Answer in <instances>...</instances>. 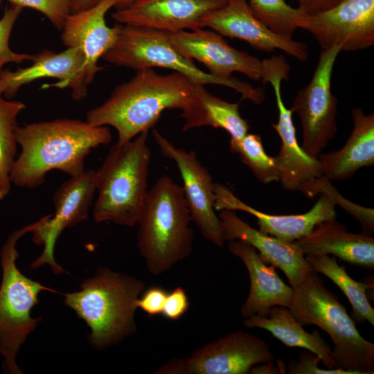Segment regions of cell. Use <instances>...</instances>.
I'll return each instance as SVG.
<instances>
[{"label": "cell", "instance_id": "cb8c5ba5", "mask_svg": "<svg viewBox=\"0 0 374 374\" xmlns=\"http://www.w3.org/2000/svg\"><path fill=\"white\" fill-rule=\"evenodd\" d=\"M351 114L353 127L344 147L317 158L329 180L348 179L359 169L374 165V114L361 108L353 109Z\"/></svg>", "mask_w": 374, "mask_h": 374}, {"label": "cell", "instance_id": "2e32d148", "mask_svg": "<svg viewBox=\"0 0 374 374\" xmlns=\"http://www.w3.org/2000/svg\"><path fill=\"white\" fill-rule=\"evenodd\" d=\"M167 35L182 55L202 62L214 76L229 78L232 73L240 72L256 81L261 79L262 60L231 46L215 31L199 28L167 33Z\"/></svg>", "mask_w": 374, "mask_h": 374}, {"label": "cell", "instance_id": "6da1fadb", "mask_svg": "<svg viewBox=\"0 0 374 374\" xmlns=\"http://www.w3.org/2000/svg\"><path fill=\"white\" fill-rule=\"evenodd\" d=\"M15 136L21 152L12 163L10 179L12 184L26 188L40 186L53 170L70 177L80 175L91 150L112 141L107 126L70 118L18 126Z\"/></svg>", "mask_w": 374, "mask_h": 374}, {"label": "cell", "instance_id": "e0dca14e", "mask_svg": "<svg viewBox=\"0 0 374 374\" xmlns=\"http://www.w3.org/2000/svg\"><path fill=\"white\" fill-rule=\"evenodd\" d=\"M226 0H136L112 14L120 24L172 33L203 28L201 19Z\"/></svg>", "mask_w": 374, "mask_h": 374}, {"label": "cell", "instance_id": "74e56055", "mask_svg": "<svg viewBox=\"0 0 374 374\" xmlns=\"http://www.w3.org/2000/svg\"><path fill=\"white\" fill-rule=\"evenodd\" d=\"M155 373L188 374L186 359H175L159 368Z\"/></svg>", "mask_w": 374, "mask_h": 374}, {"label": "cell", "instance_id": "4316f807", "mask_svg": "<svg viewBox=\"0 0 374 374\" xmlns=\"http://www.w3.org/2000/svg\"><path fill=\"white\" fill-rule=\"evenodd\" d=\"M305 258L314 271L328 277L346 295L352 306V319L355 323L368 321L374 326V309L367 296L371 287L368 284L352 278L345 267L338 264L335 256H305Z\"/></svg>", "mask_w": 374, "mask_h": 374}, {"label": "cell", "instance_id": "7c38bea8", "mask_svg": "<svg viewBox=\"0 0 374 374\" xmlns=\"http://www.w3.org/2000/svg\"><path fill=\"white\" fill-rule=\"evenodd\" d=\"M96 191L93 170H85L79 175L71 177L58 188L53 197L55 214L45 215L43 222L32 231L34 242L43 245L44 249L31 264V268L48 264L55 274L64 272L54 258L56 240L66 227H72L88 218Z\"/></svg>", "mask_w": 374, "mask_h": 374}, {"label": "cell", "instance_id": "603a6c76", "mask_svg": "<svg viewBox=\"0 0 374 374\" xmlns=\"http://www.w3.org/2000/svg\"><path fill=\"white\" fill-rule=\"evenodd\" d=\"M295 242L305 256L331 254L352 265L374 269V238L363 232L348 231L336 218L319 223Z\"/></svg>", "mask_w": 374, "mask_h": 374}, {"label": "cell", "instance_id": "ac0fdd59", "mask_svg": "<svg viewBox=\"0 0 374 374\" xmlns=\"http://www.w3.org/2000/svg\"><path fill=\"white\" fill-rule=\"evenodd\" d=\"M118 0H102L92 7L70 13L62 28L61 39L67 47H78L83 53L84 62L82 77L85 84H91L96 74L103 69L98 66L103 55L116 43L119 24L109 27L106 13L115 7Z\"/></svg>", "mask_w": 374, "mask_h": 374}, {"label": "cell", "instance_id": "ab89813d", "mask_svg": "<svg viewBox=\"0 0 374 374\" xmlns=\"http://www.w3.org/2000/svg\"><path fill=\"white\" fill-rule=\"evenodd\" d=\"M261 366H253L249 373H280V370L278 369L273 364L272 362L262 363Z\"/></svg>", "mask_w": 374, "mask_h": 374}, {"label": "cell", "instance_id": "7a4b0ae2", "mask_svg": "<svg viewBox=\"0 0 374 374\" xmlns=\"http://www.w3.org/2000/svg\"><path fill=\"white\" fill-rule=\"evenodd\" d=\"M195 82L179 73L161 75L152 68L136 71L114 89L100 105L89 110L86 121L112 126L117 144H123L149 130L166 109H184L192 100Z\"/></svg>", "mask_w": 374, "mask_h": 374}, {"label": "cell", "instance_id": "44dd1931", "mask_svg": "<svg viewBox=\"0 0 374 374\" xmlns=\"http://www.w3.org/2000/svg\"><path fill=\"white\" fill-rule=\"evenodd\" d=\"M218 217L225 242L240 240L253 246L265 262L283 271L292 287L314 272L295 242L284 241L253 228L240 218L235 211L222 210Z\"/></svg>", "mask_w": 374, "mask_h": 374}, {"label": "cell", "instance_id": "e575fe53", "mask_svg": "<svg viewBox=\"0 0 374 374\" xmlns=\"http://www.w3.org/2000/svg\"><path fill=\"white\" fill-rule=\"evenodd\" d=\"M167 290L161 286H152L142 292L136 301L137 308L141 309L149 317L162 313L167 297Z\"/></svg>", "mask_w": 374, "mask_h": 374}, {"label": "cell", "instance_id": "277c9868", "mask_svg": "<svg viewBox=\"0 0 374 374\" xmlns=\"http://www.w3.org/2000/svg\"><path fill=\"white\" fill-rule=\"evenodd\" d=\"M145 288L137 278L101 267L80 291L64 294V303L89 327L91 345L104 349L136 332V301Z\"/></svg>", "mask_w": 374, "mask_h": 374}, {"label": "cell", "instance_id": "d6a6232c", "mask_svg": "<svg viewBox=\"0 0 374 374\" xmlns=\"http://www.w3.org/2000/svg\"><path fill=\"white\" fill-rule=\"evenodd\" d=\"M11 5L28 8L45 15L59 30L70 14L69 0H6Z\"/></svg>", "mask_w": 374, "mask_h": 374}, {"label": "cell", "instance_id": "d6986e66", "mask_svg": "<svg viewBox=\"0 0 374 374\" xmlns=\"http://www.w3.org/2000/svg\"><path fill=\"white\" fill-rule=\"evenodd\" d=\"M33 64L15 71L3 70L0 73V88L8 98L13 97L24 84L43 78H54L60 81L52 86L71 88L72 97L80 100L87 96V85L82 77L84 56L78 47H69L55 53L44 50L33 55Z\"/></svg>", "mask_w": 374, "mask_h": 374}, {"label": "cell", "instance_id": "83f0119b", "mask_svg": "<svg viewBox=\"0 0 374 374\" xmlns=\"http://www.w3.org/2000/svg\"><path fill=\"white\" fill-rule=\"evenodd\" d=\"M0 88V202L11 189L10 172L17 150L15 134L19 125L17 118L26 109L24 103L6 100Z\"/></svg>", "mask_w": 374, "mask_h": 374}, {"label": "cell", "instance_id": "8d00e7d4", "mask_svg": "<svg viewBox=\"0 0 374 374\" xmlns=\"http://www.w3.org/2000/svg\"><path fill=\"white\" fill-rule=\"evenodd\" d=\"M343 0H296L304 14L313 15L328 10Z\"/></svg>", "mask_w": 374, "mask_h": 374}, {"label": "cell", "instance_id": "1f68e13d", "mask_svg": "<svg viewBox=\"0 0 374 374\" xmlns=\"http://www.w3.org/2000/svg\"><path fill=\"white\" fill-rule=\"evenodd\" d=\"M1 1L2 0H0V5ZM22 9L10 4V6H6L3 17L0 18V73L6 64H20L25 60L33 59V55L15 53L9 46L12 30Z\"/></svg>", "mask_w": 374, "mask_h": 374}, {"label": "cell", "instance_id": "f35d334b", "mask_svg": "<svg viewBox=\"0 0 374 374\" xmlns=\"http://www.w3.org/2000/svg\"><path fill=\"white\" fill-rule=\"evenodd\" d=\"M102 0H69L70 13H74L92 7Z\"/></svg>", "mask_w": 374, "mask_h": 374}, {"label": "cell", "instance_id": "60d3db41", "mask_svg": "<svg viewBox=\"0 0 374 374\" xmlns=\"http://www.w3.org/2000/svg\"><path fill=\"white\" fill-rule=\"evenodd\" d=\"M136 0H118L115 8L116 10L125 8Z\"/></svg>", "mask_w": 374, "mask_h": 374}, {"label": "cell", "instance_id": "d590c367", "mask_svg": "<svg viewBox=\"0 0 374 374\" xmlns=\"http://www.w3.org/2000/svg\"><path fill=\"white\" fill-rule=\"evenodd\" d=\"M190 303L186 290L181 286L168 292L161 314L171 321L180 319L189 309Z\"/></svg>", "mask_w": 374, "mask_h": 374}, {"label": "cell", "instance_id": "5b68a950", "mask_svg": "<svg viewBox=\"0 0 374 374\" xmlns=\"http://www.w3.org/2000/svg\"><path fill=\"white\" fill-rule=\"evenodd\" d=\"M324 283L314 271L292 287L289 310L303 326L315 325L329 335L334 344L331 357L335 368L354 374L374 373V344L360 335L346 307Z\"/></svg>", "mask_w": 374, "mask_h": 374}, {"label": "cell", "instance_id": "4dcf8cb0", "mask_svg": "<svg viewBox=\"0 0 374 374\" xmlns=\"http://www.w3.org/2000/svg\"><path fill=\"white\" fill-rule=\"evenodd\" d=\"M326 195L335 205H338L351 215L360 224L362 232L371 235L374 233V209L355 204L344 197L331 184L330 180L322 176L314 181L311 189V198L318 194Z\"/></svg>", "mask_w": 374, "mask_h": 374}, {"label": "cell", "instance_id": "f546056e", "mask_svg": "<svg viewBox=\"0 0 374 374\" xmlns=\"http://www.w3.org/2000/svg\"><path fill=\"white\" fill-rule=\"evenodd\" d=\"M253 15L269 29L280 35L292 37L303 12L285 0H247Z\"/></svg>", "mask_w": 374, "mask_h": 374}, {"label": "cell", "instance_id": "30bf717a", "mask_svg": "<svg viewBox=\"0 0 374 374\" xmlns=\"http://www.w3.org/2000/svg\"><path fill=\"white\" fill-rule=\"evenodd\" d=\"M341 50L335 46L322 50L312 79L299 90L291 109L300 117L303 141L301 148L318 158L337 132V97L331 91L333 67Z\"/></svg>", "mask_w": 374, "mask_h": 374}, {"label": "cell", "instance_id": "52a82bcc", "mask_svg": "<svg viewBox=\"0 0 374 374\" xmlns=\"http://www.w3.org/2000/svg\"><path fill=\"white\" fill-rule=\"evenodd\" d=\"M102 58L136 71L154 67L171 69L196 84L231 88L240 93L242 100H251L256 105L261 104L265 98L262 87H254L233 76L219 78L201 70L171 44L166 32L161 30L119 24L117 40Z\"/></svg>", "mask_w": 374, "mask_h": 374}, {"label": "cell", "instance_id": "5bb4252c", "mask_svg": "<svg viewBox=\"0 0 374 374\" xmlns=\"http://www.w3.org/2000/svg\"><path fill=\"white\" fill-rule=\"evenodd\" d=\"M274 356L263 339L238 330L196 349L186 359L188 374H248Z\"/></svg>", "mask_w": 374, "mask_h": 374}, {"label": "cell", "instance_id": "3957f363", "mask_svg": "<svg viewBox=\"0 0 374 374\" xmlns=\"http://www.w3.org/2000/svg\"><path fill=\"white\" fill-rule=\"evenodd\" d=\"M182 186L168 175L148 190L137 224V246L148 271H168L193 251L194 233Z\"/></svg>", "mask_w": 374, "mask_h": 374}, {"label": "cell", "instance_id": "f1b7e54d", "mask_svg": "<svg viewBox=\"0 0 374 374\" xmlns=\"http://www.w3.org/2000/svg\"><path fill=\"white\" fill-rule=\"evenodd\" d=\"M230 150L239 154L241 161L260 182L279 181L274 157L265 152L260 135L247 133L238 139L231 138Z\"/></svg>", "mask_w": 374, "mask_h": 374}, {"label": "cell", "instance_id": "8992f818", "mask_svg": "<svg viewBox=\"0 0 374 374\" xmlns=\"http://www.w3.org/2000/svg\"><path fill=\"white\" fill-rule=\"evenodd\" d=\"M148 131L132 140L112 146L96 170L98 198L93 215L96 222H110L134 226L148 193L151 152Z\"/></svg>", "mask_w": 374, "mask_h": 374}, {"label": "cell", "instance_id": "d4e9b609", "mask_svg": "<svg viewBox=\"0 0 374 374\" xmlns=\"http://www.w3.org/2000/svg\"><path fill=\"white\" fill-rule=\"evenodd\" d=\"M183 132L195 127L211 126L226 130L231 139L248 133L249 125L239 112L238 103H232L209 93L204 84H195L191 102L181 110Z\"/></svg>", "mask_w": 374, "mask_h": 374}, {"label": "cell", "instance_id": "ba28073f", "mask_svg": "<svg viewBox=\"0 0 374 374\" xmlns=\"http://www.w3.org/2000/svg\"><path fill=\"white\" fill-rule=\"evenodd\" d=\"M24 226L12 233L1 251L2 280L0 285V354L4 358L3 366L8 373H21L16 357L27 337L34 330L42 318H32V308L39 303L38 294L42 290L56 291L24 276L17 268L19 256L17 241L32 232L44 220Z\"/></svg>", "mask_w": 374, "mask_h": 374}, {"label": "cell", "instance_id": "4fadbf2b", "mask_svg": "<svg viewBox=\"0 0 374 374\" xmlns=\"http://www.w3.org/2000/svg\"><path fill=\"white\" fill-rule=\"evenodd\" d=\"M152 135L162 154L173 160L178 167L192 221L205 239L223 247L225 240L221 221L215 213L212 175L193 151L176 147L157 130H153Z\"/></svg>", "mask_w": 374, "mask_h": 374}, {"label": "cell", "instance_id": "484cf974", "mask_svg": "<svg viewBox=\"0 0 374 374\" xmlns=\"http://www.w3.org/2000/svg\"><path fill=\"white\" fill-rule=\"evenodd\" d=\"M247 328H262L289 347H299L314 353L329 369L335 368L331 357V346L321 337L317 330L309 333L294 317L287 307L274 306L267 316L253 315L244 319Z\"/></svg>", "mask_w": 374, "mask_h": 374}, {"label": "cell", "instance_id": "ffe728a7", "mask_svg": "<svg viewBox=\"0 0 374 374\" xmlns=\"http://www.w3.org/2000/svg\"><path fill=\"white\" fill-rule=\"evenodd\" d=\"M214 193L215 210L241 211L249 213L256 218L260 231L290 242L308 235L319 223L336 218L335 205L322 193L308 212L278 215L267 214L247 205L221 184L215 183Z\"/></svg>", "mask_w": 374, "mask_h": 374}, {"label": "cell", "instance_id": "7402d4cb", "mask_svg": "<svg viewBox=\"0 0 374 374\" xmlns=\"http://www.w3.org/2000/svg\"><path fill=\"white\" fill-rule=\"evenodd\" d=\"M229 251L244 264L250 279V289L240 312L245 318L267 316L271 308H288L293 288L280 278L274 266H268L257 250L249 243L236 240L229 242Z\"/></svg>", "mask_w": 374, "mask_h": 374}, {"label": "cell", "instance_id": "9c48e42d", "mask_svg": "<svg viewBox=\"0 0 374 374\" xmlns=\"http://www.w3.org/2000/svg\"><path fill=\"white\" fill-rule=\"evenodd\" d=\"M261 82L272 85L278 112V119L271 126L278 134L281 145L278 154L274 157L283 188L300 191L311 198L314 181L323 175L317 158L309 156L299 145L292 121L291 109L285 105L281 94V83L289 80L290 66L282 55H272L262 60Z\"/></svg>", "mask_w": 374, "mask_h": 374}, {"label": "cell", "instance_id": "836d02e7", "mask_svg": "<svg viewBox=\"0 0 374 374\" xmlns=\"http://www.w3.org/2000/svg\"><path fill=\"white\" fill-rule=\"evenodd\" d=\"M299 361L291 360L286 366L289 374H354L353 372L340 368L323 369L318 366L319 358L308 350L299 353Z\"/></svg>", "mask_w": 374, "mask_h": 374}, {"label": "cell", "instance_id": "8fae6325", "mask_svg": "<svg viewBox=\"0 0 374 374\" xmlns=\"http://www.w3.org/2000/svg\"><path fill=\"white\" fill-rule=\"evenodd\" d=\"M299 28L309 32L322 50L366 49L374 44V0H343L325 11L303 13Z\"/></svg>", "mask_w": 374, "mask_h": 374}, {"label": "cell", "instance_id": "9a60e30c", "mask_svg": "<svg viewBox=\"0 0 374 374\" xmlns=\"http://www.w3.org/2000/svg\"><path fill=\"white\" fill-rule=\"evenodd\" d=\"M201 24L222 36L243 40L259 51L280 50L301 62L308 57L306 44L271 31L253 15L247 0H226L224 6L203 17Z\"/></svg>", "mask_w": 374, "mask_h": 374}]
</instances>
